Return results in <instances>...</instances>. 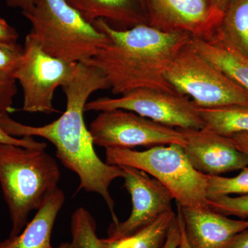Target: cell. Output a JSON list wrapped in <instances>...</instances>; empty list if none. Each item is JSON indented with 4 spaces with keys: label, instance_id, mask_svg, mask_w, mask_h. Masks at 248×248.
Listing matches in <instances>:
<instances>
[{
    "label": "cell",
    "instance_id": "obj_1",
    "mask_svg": "<svg viewBox=\"0 0 248 248\" xmlns=\"http://www.w3.org/2000/svg\"><path fill=\"white\" fill-rule=\"evenodd\" d=\"M62 89L66 107L58 120L42 126H32L16 122L8 112H4L1 126L11 136L37 137L50 141L56 148L57 157L62 164L78 174L79 190L100 195L110 210L113 223H117L115 202L109 188L114 180L122 178L123 172L120 166L108 164L97 156L84 117L85 107L91 94L110 89V86L98 68L78 63L71 79Z\"/></svg>",
    "mask_w": 248,
    "mask_h": 248
},
{
    "label": "cell",
    "instance_id": "obj_2",
    "mask_svg": "<svg viewBox=\"0 0 248 248\" xmlns=\"http://www.w3.org/2000/svg\"><path fill=\"white\" fill-rule=\"evenodd\" d=\"M93 24L108 36V42L85 63L102 72L114 94L140 89L179 93L166 79V73L192 36L166 32L148 24L122 30L102 19Z\"/></svg>",
    "mask_w": 248,
    "mask_h": 248
},
{
    "label": "cell",
    "instance_id": "obj_3",
    "mask_svg": "<svg viewBox=\"0 0 248 248\" xmlns=\"http://www.w3.org/2000/svg\"><path fill=\"white\" fill-rule=\"evenodd\" d=\"M60 177L58 162L46 149L0 144V185L12 223L10 236L25 228L31 212L58 188Z\"/></svg>",
    "mask_w": 248,
    "mask_h": 248
},
{
    "label": "cell",
    "instance_id": "obj_4",
    "mask_svg": "<svg viewBox=\"0 0 248 248\" xmlns=\"http://www.w3.org/2000/svg\"><path fill=\"white\" fill-rule=\"evenodd\" d=\"M22 13L41 48L63 61L86 63L108 42L66 0H32V7Z\"/></svg>",
    "mask_w": 248,
    "mask_h": 248
},
{
    "label": "cell",
    "instance_id": "obj_5",
    "mask_svg": "<svg viewBox=\"0 0 248 248\" xmlns=\"http://www.w3.org/2000/svg\"><path fill=\"white\" fill-rule=\"evenodd\" d=\"M106 163L148 173L169 189L182 208H209V176L194 169L180 145H161L143 151L107 148Z\"/></svg>",
    "mask_w": 248,
    "mask_h": 248
},
{
    "label": "cell",
    "instance_id": "obj_6",
    "mask_svg": "<svg viewBox=\"0 0 248 248\" xmlns=\"http://www.w3.org/2000/svg\"><path fill=\"white\" fill-rule=\"evenodd\" d=\"M166 78L201 108L248 107V91L201 56L190 42L171 62Z\"/></svg>",
    "mask_w": 248,
    "mask_h": 248
},
{
    "label": "cell",
    "instance_id": "obj_7",
    "mask_svg": "<svg viewBox=\"0 0 248 248\" xmlns=\"http://www.w3.org/2000/svg\"><path fill=\"white\" fill-rule=\"evenodd\" d=\"M23 48L22 58L14 76L22 88V110L31 113L58 112L53 104L55 91L71 79L78 63L50 56L29 33Z\"/></svg>",
    "mask_w": 248,
    "mask_h": 248
},
{
    "label": "cell",
    "instance_id": "obj_8",
    "mask_svg": "<svg viewBox=\"0 0 248 248\" xmlns=\"http://www.w3.org/2000/svg\"><path fill=\"white\" fill-rule=\"evenodd\" d=\"M122 109L135 112L156 123L179 129H202L206 126L199 107L190 98L177 93L140 89L118 98H98L88 102L85 111Z\"/></svg>",
    "mask_w": 248,
    "mask_h": 248
},
{
    "label": "cell",
    "instance_id": "obj_9",
    "mask_svg": "<svg viewBox=\"0 0 248 248\" xmlns=\"http://www.w3.org/2000/svg\"><path fill=\"white\" fill-rule=\"evenodd\" d=\"M89 131L96 146L125 148L178 144L184 146L182 130L156 123L131 112L115 109L102 111L90 124Z\"/></svg>",
    "mask_w": 248,
    "mask_h": 248
},
{
    "label": "cell",
    "instance_id": "obj_10",
    "mask_svg": "<svg viewBox=\"0 0 248 248\" xmlns=\"http://www.w3.org/2000/svg\"><path fill=\"white\" fill-rule=\"evenodd\" d=\"M124 187L131 197V213L125 221L112 223L108 239H118L136 232L172 210L174 197L167 187L141 170L120 166Z\"/></svg>",
    "mask_w": 248,
    "mask_h": 248
},
{
    "label": "cell",
    "instance_id": "obj_11",
    "mask_svg": "<svg viewBox=\"0 0 248 248\" xmlns=\"http://www.w3.org/2000/svg\"><path fill=\"white\" fill-rule=\"evenodd\" d=\"M148 25L192 37L208 35L219 27L223 15L212 0H144Z\"/></svg>",
    "mask_w": 248,
    "mask_h": 248
},
{
    "label": "cell",
    "instance_id": "obj_12",
    "mask_svg": "<svg viewBox=\"0 0 248 248\" xmlns=\"http://www.w3.org/2000/svg\"><path fill=\"white\" fill-rule=\"evenodd\" d=\"M180 130L185 138L182 146L184 153L199 172L208 176H221L248 166V155L239 151L228 137L206 126Z\"/></svg>",
    "mask_w": 248,
    "mask_h": 248
},
{
    "label": "cell",
    "instance_id": "obj_13",
    "mask_svg": "<svg viewBox=\"0 0 248 248\" xmlns=\"http://www.w3.org/2000/svg\"><path fill=\"white\" fill-rule=\"evenodd\" d=\"M177 208L192 248H223L234 235L248 229V221L232 219L210 208Z\"/></svg>",
    "mask_w": 248,
    "mask_h": 248
},
{
    "label": "cell",
    "instance_id": "obj_14",
    "mask_svg": "<svg viewBox=\"0 0 248 248\" xmlns=\"http://www.w3.org/2000/svg\"><path fill=\"white\" fill-rule=\"evenodd\" d=\"M190 45L201 56L248 91V57L226 38L220 26L208 35L191 37Z\"/></svg>",
    "mask_w": 248,
    "mask_h": 248
},
{
    "label": "cell",
    "instance_id": "obj_15",
    "mask_svg": "<svg viewBox=\"0 0 248 248\" xmlns=\"http://www.w3.org/2000/svg\"><path fill=\"white\" fill-rule=\"evenodd\" d=\"M85 19L93 24L102 19L113 28L128 29L148 24L144 0H66Z\"/></svg>",
    "mask_w": 248,
    "mask_h": 248
},
{
    "label": "cell",
    "instance_id": "obj_16",
    "mask_svg": "<svg viewBox=\"0 0 248 248\" xmlns=\"http://www.w3.org/2000/svg\"><path fill=\"white\" fill-rule=\"evenodd\" d=\"M65 202V195L57 189L37 210L24 231L15 236L0 241V248H50L54 225Z\"/></svg>",
    "mask_w": 248,
    "mask_h": 248
},
{
    "label": "cell",
    "instance_id": "obj_17",
    "mask_svg": "<svg viewBox=\"0 0 248 248\" xmlns=\"http://www.w3.org/2000/svg\"><path fill=\"white\" fill-rule=\"evenodd\" d=\"M173 210L133 234L118 239H99L103 248H164L171 223L175 218Z\"/></svg>",
    "mask_w": 248,
    "mask_h": 248
},
{
    "label": "cell",
    "instance_id": "obj_18",
    "mask_svg": "<svg viewBox=\"0 0 248 248\" xmlns=\"http://www.w3.org/2000/svg\"><path fill=\"white\" fill-rule=\"evenodd\" d=\"M201 116L208 128L223 136L248 133V107L201 108Z\"/></svg>",
    "mask_w": 248,
    "mask_h": 248
},
{
    "label": "cell",
    "instance_id": "obj_19",
    "mask_svg": "<svg viewBox=\"0 0 248 248\" xmlns=\"http://www.w3.org/2000/svg\"><path fill=\"white\" fill-rule=\"evenodd\" d=\"M220 29L234 46L248 57V0H231Z\"/></svg>",
    "mask_w": 248,
    "mask_h": 248
},
{
    "label": "cell",
    "instance_id": "obj_20",
    "mask_svg": "<svg viewBox=\"0 0 248 248\" xmlns=\"http://www.w3.org/2000/svg\"><path fill=\"white\" fill-rule=\"evenodd\" d=\"M96 229V222L89 210L82 207L76 209L71 217V248H103Z\"/></svg>",
    "mask_w": 248,
    "mask_h": 248
},
{
    "label": "cell",
    "instance_id": "obj_21",
    "mask_svg": "<svg viewBox=\"0 0 248 248\" xmlns=\"http://www.w3.org/2000/svg\"><path fill=\"white\" fill-rule=\"evenodd\" d=\"M248 195V166L232 177L209 176L208 200L221 196Z\"/></svg>",
    "mask_w": 248,
    "mask_h": 248
},
{
    "label": "cell",
    "instance_id": "obj_22",
    "mask_svg": "<svg viewBox=\"0 0 248 248\" xmlns=\"http://www.w3.org/2000/svg\"><path fill=\"white\" fill-rule=\"evenodd\" d=\"M209 208L226 216L248 217V195L221 196L209 200Z\"/></svg>",
    "mask_w": 248,
    "mask_h": 248
},
{
    "label": "cell",
    "instance_id": "obj_23",
    "mask_svg": "<svg viewBox=\"0 0 248 248\" xmlns=\"http://www.w3.org/2000/svg\"><path fill=\"white\" fill-rule=\"evenodd\" d=\"M24 48L18 43L0 42V79H15V72L22 58Z\"/></svg>",
    "mask_w": 248,
    "mask_h": 248
},
{
    "label": "cell",
    "instance_id": "obj_24",
    "mask_svg": "<svg viewBox=\"0 0 248 248\" xmlns=\"http://www.w3.org/2000/svg\"><path fill=\"white\" fill-rule=\"evenodd\" d=\"M4 112H6L0 111V144L15 145V146H22L24 148H44V149L47 148L46 143L45 142L36 141L32 137L17 138L6 133L1 124V116Z\"/></svg>",
    "mask_w": 248,
    "mask_h": 248
},
{
    "label": "cell",
    "instance_id": "obj_25",
    "mask_svg": "<svg viewBox=\"0 0 248 248\" xmlns=\"http://www.w3.org/2000/svg\"><path fill=\"white\" fill-rule=\"evenodd\" d=\"M17 93L16 81L13 79H0V111L9 112Z\"/></svg>",
    "mask_w": 248,
    "mask_h": 248
},
{
    "label": "cell",
    "instance_id": "obj_26",
    "mask_svg": "<svg viewBox=\"0 0 248 248\" xmlns=\"http://www.w3.org/2000/svg\"><path fill=\"white\" fill-rule=\"evenodd\" d=\"M19 35L15 28L0 16V42L6 43H17Z\"/></svg>",
    "mask_w": 248,
    "mask_h": 248
},
{
    "label": "cell",
    "instance_id": "obj_27",
    "mask_svg": "<svg viewBox=\"0 0 248 248\" xmlns=\"http://www.w3.org/2000/svg\"><path fill=\"white\" fill-rule=\"evenodd\" d=\"M180 239V226L177 214L169 230L164 248H177Z\"/></svg>",
    "mask_w": 248,
    "mask_h": 248
},
{
    "label": "cell",
    "instance_id": "obj_28",
    "mask_svg": "<svg viewBox=\"0 0 248 248\" xmlns=\"http://www.w3.org/2000/svg\"><path fill=\"white\" fill-rule=\"evenodd\" d=\"M223 248H248V229L234 235Z\"/></svg>",
    "mask_w": 248,
    "mask_h": 248
},
{
    "label": "cell",
    "instance_id": "obj_29",
    "mask_svg": "<svg viewBox=\"0 0 248 248\" xmlns=\"http://www.w3.org/2000/svg\"><path fill=\"white\" fill-rule=\"evenodd\" d=\"M228 138L239 151L248 156V133H236Z\"/></svg>",
    "mask_w": 248,
    "mask_h": 248
},
{
    "label": "cell",
    "instance_id": "obj_30",
    "mask_svg": "<svg viewBox=\"0 0 248 248\" xmlns=\"http://www.w3.org/2000/svg\"><path fill=\"white\" fill-rule=\"evenodd\" d=\"M6 3L9 7L21 9L22 12L28 11L32 6V0H6Z\"/></svg>",
    "mask_w": 248,
    "mask_h": 248
},
{
    "label": "cell",
    "instance_id": "obj_31",
    "mask_svg": "<svg viewBox=\"0 0 248 248\" xmlns=\"http://www.w3.org/2000/svg\"><path fill=\"white\" fill-rule=\"evenodd\" d=\"M178 219H179V226H180V239H179V245L177 248H192L189 244L188 241L186 238L185 231H184V223H183L182 215L180 211L177 208Z\"/></svg>",
    "mask_w": 248,
    "mask_h": 248
},
{
    "label": "cell",
    "instance_id": "obj_32",
    "mask_svg": "<svg viewBox=\"0 0 248 248\" xmlns=\"http://www.w3.org/2000/svg\"><path fill=\"white\" fill-rule=\"evenodd\" d=\"M215 9L220 14H224L227 6L231 0H212Z\"/></svg>",
    "mask_w": 248,
    "mask_h": 248
},
{
    "label": "cell",
    "instance_id": "obj_33",
    "mask_svg": "<svg viewBox=\"0 0 248 248\" xmlns=\"http://www.w3.org/2000/svg\"><path fill=\"white\" fill-rule=\"evenodd\" d=\"M50 248H71V243H63V244H62L60 246H59L58 247H51Z\"/></svg>",
    "mask_w": 248,
    "mask_h": 248
}]
</instances>
